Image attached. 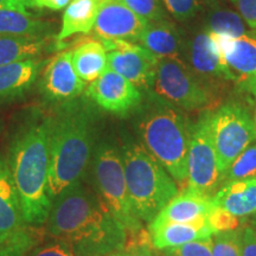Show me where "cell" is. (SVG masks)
I'll use <instances>...</instances> for the list:
<instances>
[{"label":"cell","instance_id":"2e32d148","mask_svg":"<svg viewBox=\"0 0 256 256\" xmlns=\"http://www.w3.org/2000/svg\"><path fill=\"white\" fill-rule=\"evenodd\" d=\"M150 235L152 244L156 250L180 247L186 243L210 238L215 235L210 228L208 220L192 223L156 222L150 223Z\"/></svg>","mask_w":256,"mask_h":256},{"label":"cell","instance_id":"e0dca14e","mask_svg":"<svg viewBox=\"0 0 256 256\" xmlns=\"http://www.w3.org/2000/svg\"><path fill=\"white\" fill-rule=\"evenodd\" d=\"M24 228L23 211L11 168L0 156V244Z\"/></svg>","mask_w":256,"mask_h":256},{"label":"cell","instance_id":"30bf717a","mask_svg":"<svg viewBox=\"0 0 256 256\" xmlns=\"http://www.w3.org/2000/svg\"><path fill=\"white\" fill-rule=\"evenodd\" d=\"M108 52V68L136 88L152 87L159 58L130 40H102Z\"/></svg>","mask_w":256,"mask_h":256},{"label":"cell","instance_id":"f1b7e54d","mask_svg":"<svg viewBox=\"0 0 256 256\" xmlns=\"http://www.w3.org/2000/svg\"><path fill=\"white\" fill-rule=\"evenodd\" d=\"M36 236L26 228L0 244V256H25L36 246Z\"/></svg>","mask_w":256,"mask_h":256},{"label":"cell","instance_id":"8d00e7d4","mask_svg":"<svg viewBox=\"0 0 256 256\" xmlns=\"http://www.w3.org/2000/svg\"><path fill=\"white\" fill-rule=\"evenodd\" d=\"M70 2L72 0H31V8L60 11V10L66 8Z\"/></svg>","mask_w":256,"mask_h":256},{"label":"cell","instance_id":"60d3db41","mask_svg":"<svg viewBox=\"0 0 256 256\" xmlns=\"http://www.w3.org/2000/svg\"><path fill=\"white\" fill-rule=\"evenodd\" d=\"M255 215V217H254V220H252V226H254V228L256 229V214H254Z\"/></svg>","mask_w":256,"mask_h":256},{"label":"cell","instance_id":"1f68e13d","mask_svg":"<svg viewBox=\"0 0 256 256\" xmlns=\"http://www.w3.org/2000/svg\"><path fill=\"white\" fill-rule=\"evenodd\" d=\"M162 256H212V238L162 250Z\"/></svg>","mask_w":256,"mask_h":256},{"label":"cell","instance_id":"83f0119b","mask_svg":"<svg viewBox=\"0 0 256 256\" xmlns=\"http://www.w3.org/2000/svg\"><path fill=\"white\" fill-rule=\"evenodd\" d=\"M212 256H243L242 229L214 235Z\"/></svg>","mask_w":256,"mask_h":256},{"label":"cell","instance_id":"ffe728a7","mask_svg":"<svg viewBox=\"0 0 256 256\" xmlns=\"http://www.w3.org/2000/svg\"><path fill=\"white\" fill-rule=\"evenodd\" d=\"M136 42L159 60L178 57L183 50L180 34L168 19L150 22Z\"/></svg>","mask_w":256,"mask_h":256},{"label":"cell","instance_id":"74e56055","mask_svg":"<svg viewBox=\"0 0 256 256\" xmlns=\"http://www.w3.org/2000/svg\"><path fill=\"white\" fill-rule=\"evenodd\" d=\"M31 8L30 0H0V10H17L22 12H28V10Z\"/></svg>","mask_w":256,"mask_h":256},{"label":"cell","instance_id":"603a6c76","mask_svg":"<svg viewBox=\"0 0 256 256\" xmlns=\"http://www.w3.org/2000/svg\"><path fill=\"white\" fill-rule=\"evenodd\" d=\"M102 0H72L62 17L58 40L78 34H89L94 28Z\"/></svg>","mask_w":256,"mask_h":256},{"label":"cell","instance_id":"9a60e30c","mask_svg":"<svg viewBox=\"0 0 256 256\" xmlns=\"http://www.w3.org/2000/svg\"><path fill=\"white\" fill-rule=\"evenodd\" d=\"M188 57L191 69L198 75L230 80L229 70L224 62L217 38L206 28L197 32L191 40Z\"/></svg>","mask_w":256,"mask_h":256},{"label":"cell","instance_id":"9c48e42d","mask_svg":"<svg viewBox=\"0 0 256 256\" xmlns=\"http://www.w3.org/2000/svg\"><path fill=\"white\" fill-rule=\"evenodd\" d=\"M152 86L160 98L185 110H203L210 102L194 70L179 57L158 60Z\"/></svg>","mask_w":256,"mask_h":256},{"label":"cell","instance_id":"ac0fdd59","mask_svg":"<svg viewBox=\"0 0 256 256\" xmlns=\"http://www.w3.org/2000/svg\"><path fill=\"white\" fill-rule=\"evenodd\" d=\"M214 206L211 198L186 188L172 198L153 220L156 222L192 223L206 220Z\"/></svg>","mask_w":256,"mask_h":256},{"label":"cell","instance_id":"6da1fadb","mask_svg":"<svg viewBox=\"0 0 256 256\" xmlns=\"http://www.w3.org/2000/svg\"><path fill=\"white\" fill-rule=\"evenodd\" d=\"M46 222L50 235L66 243L76 256H102L126 248L127 230L81 183L52 200Z\"/></svg>","mask_w":256,"mask_h":256},{"label":"cell","instance_id":"7402d4cb","mask_svg":"<svg viewBox=\"0 0 256 256\" xmlns=\"http://www.w3.org/2000/svg\"><path fill=\"white\" fill-rule=\"evenodd\" d=\"M74 68L84 82H94L108 69V52L102 42H83L72 50Z\"/></svg>","mask_w":256,"mask_h":256},{"label":"cell","instance_id":"4dcf8cb0","mask_svg":"<svg viewBox=\"0 0 256 256\" xmlns=\"http://www.w3.org/2000/svg\"><path fill=\"white\" fill-rule=\"evenodd\" d=\"M208 223L210 228L216 234L232 232V230L240 229V217L232 215L228 211L220 209V208L214 206L206 216Z\"/></svg>","mask_w":256,"mask_h":256},{"label":"cell","instance_id":"5b68a950","mask_svg":"<svg viewBox=\"0 0 256 256\" xmlns=\"http://www.w3.org/2000/svg\"><path fill=\"white\" fill-rule=\"evenodd\" d=\"M142 146L179 183H188L191 130L185 118L168 106L148 112L139 124Z\"/></svg>","mask_w":256,"mask_h":256},{"label":"cell","instance_id":"44dd1931","mask_svg":"<svg viewBox=\"0 0 256 256\" xmlns=\"http://www.w3.org/2000/svg\"><path fill=\"white\" fill-rule=\"evenodd\" d=\"M40 62L28 58L0 66V101L17 98L36 81Z\"/></svg>","mask_w":256,"mask_h":256},{"label":"cell","instance_id":"d4e9b609","mask_svg":"<svg viewBox=\"0 0 256 256\" xmlns=\"http://www.w3.org/2000/svg\"><path fill=\"white\" fill-rule=\"evenodd\" d=\"M248 28L238 11L224 5L211 8L206 18V30L217 36L238 38L252 32Z\"/></svg>","mask_w":256,"mask_h":256},{"label":"cell","instance_id":"e575fe53","mask_svg":"<svg viewBox=\"0 0 256 256\" xmlns=\"http://www.w3.org/2000/svg\"><path fill=\"white\" fill-rule=\"evenodd\" d=\"M249 28H256V0H230Z\"/></svg>","mask_w":256,"mask_h":256},{"label":"cell","instance_id":"4316f807","mask_svg":"<svg viewBox=\"0 0 256 256\" xmlns=\"http://www.w3.org/2000/svg\"><path fill=\"white\" fill-rule=\"evenodd\" d=\"M256 178V142L234 160L223 174V184L235 180H248ZM222 184V185H223Z\"/></svg>","mask_w":256,"mask_h":256},{"label":"cell","instance_id":"b9f144b4","mask_svg":"<svg viewBox=\"0 0 256 256\" xmlns=\"http://www.w3.org/2000/svg\"><path fill=\"white\" fill-rule=\"evenodd\" d=\"M255 128H256V115H255Z\"/></svg>","mask_w":256,"mask_h":256},{"label":"cell","instance_id":"d590c367","mask_svg":"<svg viewBox=\"0 0 256 256\" xmlns=\"http://www.w3.org/2000/svg\"><path fill=\"white\" fill-rule=\"evenodd\" d=\"M242 255L256 256V229L252 226L242 229Z\"/></svg>","mask_w":256,"mask_h":256},{"label":"cell","instance_id":"7a4b0ae2","mask_svg":"<svg viewBox=\"0 0 256 256\" xmlns=\"http://www.w3.org/2000/svg\"><path fill=\"white\" fill-rule=\"evenodd\" d=\"M51 127L50 118L26 124L10 148L8 165L28 224L46 223L52 206L49 194Z\"/></svg>","mask_w":256,"mask_h":256},{"label":"cell","instance_id":"836d02e7","mask_svg":"<svg viewBox=\"0 0 256 256\" xmlns=\"http://www.w3.org/2000/svg\"><path fill=\"white\" fill-rule=\"evenodd\" d=\"M30 256H76L72 249L66 243L60 240L51 241L46 244L36 248Z\"/></svg>","mask_w":256,"mask_h":256},{"label":"cell","instance_id":"cb8c5ba5","mask_svg":"<svg viewBox=\"0 0 256 256\" xmlns=\"http://www.w3.org/2000/svg\"><path fill=\"white\" fill-rule=\"evenodd\" d=\"M42 36H0V66L36 58L46 48Z\"/></svg>","mask_w":256,"mask_h":256},{"label":"cell","instance_id":"484cf974","mask_svg":"<svg viewBox=\"0 0 256 256\" xmlns=\"http://www.w3.org/2000/svg\"><path fill=\"white\" fill-rule=\"evenodd\" d=\"M48 24L17 10H0V36H40Z\"/></svg>","mask_w":256,"mask_h":256},{"label":"cell","instance_id":"7c38bea8","mask_svg":"<svg viewBox=\"0 0 256 256\" xmlns=\"http://www.w3.org/2000/svg\"><path fill=\"white\" fill-rule=\"evenodd\" d=\"M87 95L102 110L116 115L128 114L142 101L139 88L110 68L90 83Z\"/></svg>","mask_w":256,"mask_h":256},{"label":"cell","instance_id":"d6986e66","mask_svg":"<svg viewBox=\"0 0 256 256\" xmlns=\"http://www.w3.org/2000/svg\"><path fill=\"white\" fill-rule=\"evenodd\" d=\"M211 200L215 206L240 218L254 215L256 214V178L224 183Z\"/></svg>","mask_w":256,"mask_h":256},{"label":"cell","instance_id":"d6a6232c","mask_svg":"<svg viewBox=\"0 0 256 256\" xmlns=\"http://www.w3.org/2000/svg\"><path fill=\"white\" fill-rule=\"evenodd\" d=\"M165 8L176 20L188 22L197 14L200 0H162Z\"/></svg>","mask_w":256,"mask_h":256},{"label":"cell","instance_id":"ba28073f","mask_svg":"<svg viewBox=\"0 0 256 256\" xmlns=\"http://www.w3.org/2000/svg\"><path fill=\"white\" fill-rule=\"evenodd\" d=\"M223 184L212 133L211 113H206L191 128L188 153V188L212 198Z\"/></svg>","mask_w":256,"mask_h":256},{"label":"cell","instance_id":"277c9868","mask_svg":"<svg viewBox=\"0 0 256 256\" xmlns=\"http://www.w3.org/2000/svg\"><path fill=\"white\" fill-rule=\"evenodd\" d=\"M122 160L134 212L140 220L151 223L162 208L177 196L178 185L140 144H127L124 147Z\"/></svg>","mask_w":256,"mask_h":256},{"label":"cell","instance_id":"5bb4252c","mask_svg":"<svg viewBox=\"0 0 256 256\" xmlns=\"http://www.w3.org/2000/svg\"><path fill=\"white\" fill-rule=\"evenodd\" d=\"M40 84L44 95L52 101H70L82 94L86 82L74 68L72 51H63L50 60Z\"/></svg>","mask_w":256,"mask_h":256},{"label":"cell","instance_id":"f35d334b","mask_svg":"<svg viewBox=\"0 0 256 256\" xmlns=\"http://www.w3.org/2000/svg\"><path fill=\"white\" fill-rule=\"evenodd\" d=\"M206 6L209 8H216V6H220V5H226V2H230V0H202Z\"/></svg>","mask_w":256,"mask_h":256},{"label":"cell","instance_id":"7bdbcfd3","mask_svg":"<svg viewBox=\"0 0 256 256\" xmlns=\"http://www.w3.org/2000/svg\"><path fill=\"white\" fill-rule=\"evenodd\" d=\"M30 2H31V0H30Z\"/></svg>","mask_w":256,"mask_h":256},{"label":"cell","instance_id":"3957f363","mask_svg":"<svg viewBox=\"0 0 256 256\" xmlns=\"http://www.w3.org/2000/svg\"><path fill=\"white\" fill-rule=\"evenodd\" d=\"M92 121L84 108L69 106L52 119L49 194L52 200L81 183L92 156Z\"/></svg>","mask_w":256,"mask_h":256},{"label":"cell","instance_id":"8992f818","mask_svg":"<svg viewBox=\"0 0 256 256\" xmlns=\"http://www.w3.org/2000/svg\"><path fill=\"white\" fill-rule=\"evenodd\" d=\"M94 177L101 200L127 230L128 236L142 230L128 194L122 154L110 144H101L94 158Z\"/></svg>","mask_w":256,"mask_h":256},{"label":"cell","instance_id":"ab89813d","mask_svg":"<svg viewBox=\"0 0 256 256\" xmlns=\"http://www.w3.org/2000/svg\"><path fill=\"white\" fill-rule=\"evenodd\" d=\"M102 256H124V250H122V252H110V254H107V255H102Z\"/></svg>","mask_w":256,"mask_h":256},{"label":"cell","instance_id":"4fadbf2b","mask_svg":"<svg viewBox=\"0 0 256 256\" xmlns=\"http://www.w3.org/2000/svg\"><path fill=\"white\" fill-rule=\"evenodd\" d=\"M148 22L134 14L121 0H102L94 31L102 40H136Z\"/></svg>","mask_w":256,"mask_h":256},{"label":"cell","instance_id":"52a82bcc","mask_svg":"<svg viewBox=\"0 0 256 256\" xmlns=\"http://www.w3.org/2000/svg\"><path fill=\"white\" fill-rule=\"evenodd\" d=\"M211 133L223 176L234 160L255 142V121L241 106L229 104L211 114Z\"/></svg>","mask_w":256,"mask_h":256},{"label":"cell","instance_id":"8fae6325","mask_svg":"<svg viewBox=\"0 0 256 256\" xmlns=\"http://www.w3.org/2000/svg\"><path fill=\"white\" fill-rule=\"evenodd\" d=\"M215 36L229 70L230 81L256 96V34L252 31L238 38Z\"/></svg>","mask_w":256,"mask_h":256},{"label":"cell","instance_id":"f546056e","mask_svg":"<svg viewBox=\"0 0 256 256\" xmlns=\"http://www.w3.org/2000/svg\"><path fill=\"white\" fill-rule=\"evenodd\" d=\"M134 14L150 22L165 19L164 8L160 0H121Z\"/></svg>","mask_w":256,"mask_h":256}]
</instances>
